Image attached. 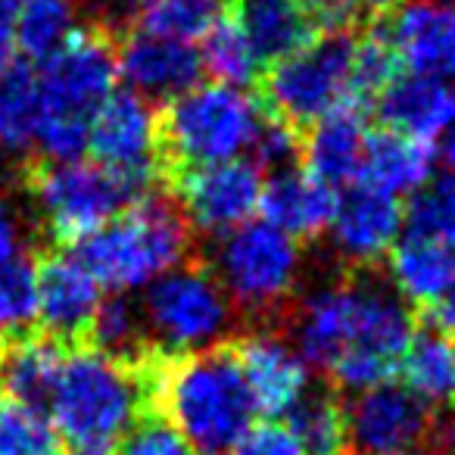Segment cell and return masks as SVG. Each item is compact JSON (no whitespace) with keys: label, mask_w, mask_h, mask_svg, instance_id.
Returning <instances> with one entry per match:
<instances>
[{"label":"cell","mask_w":455,"mask_h":455,"mask_svg":"<svg viewBox=\"0 0 455 455\" xmlns=\"http://www.w3.org/2000/svg\"><path fill=\"white\" fill-rule=\"evenodd\" d=\"M293 331L299 355L349 393L390 380L415 334L405 299L371 278H347L312 291Z\"/></svg>","instance_id":"6da1fadb"},{"label":"cell","mask_w":455,"mask_h":455,"mask_svg":"<svg viewBox=\"0 0 455 455\" xmlns=\"http://www.w3.org/2000/svg\"><path fill=\"white\" fill-rule=\"evenodd\" d=\"M165 421L200 452H225L250 430L256 405L231 349H203L140 368Z\"/></svg>","instance_id":"7a4b0ae2"},{"label":"cell","mask_w":455,"mask_h":455,"mask_svg":"<svg viewBox=\"0 0 455 455\" xmlns=\"http://www.w3.org/2000/svg\"><path fill=\"white\" fill-rule=\"evenodd\" d=\"M116 35L119 26L88 22L44 60L38 76V134L35 144L47 159H78L88 147L97 109L116 84Z\"/></svg>","instance_id":"3957f363"},{"label":"cell","mask_w":455,"mask_h":455,"mask_svg":"<svg viewBox=\"0 0 455 455\" xmlns=\"http://www.w3.org/2000/svg\"><path fill=\"white\" fill-rule=\"evenodd\" d=\"M144 396V374L132 365L100 349H76L66 355L47 405L60 436L84 452H103L132 430Z\"/></svg>","instance_id":"277c9868"},{"label":"cell","mask_w":455,"mask_h":455,"mask_svg":"<svg viewBox=\"0 0 455 455\" xmlns=\"http://www.w3.org/2000/svg\"><path fill=\"white\" fill-rule=\"evenodd\" d=\"M188 221L172 203L144 196L94 235L78 241L76 256L91 268L100 287L140 291L178 268L188 253Z\"/></svg>","instance_id":"5b68a950"},{"label":"cell","mask_w":455,"mask_h":455,"mask_svg":"<svg viewBox=\"0 0 455 455\" xmlns=\"http://www.w3.org/2000/svg\"><path fill=\"white\" fill-rule=\"evenodd\" d=\"M266 109L243 88L231 84H196L169 100L159 116V150L178 169L215 165L237 159L253 147Z\"/></svg>","instance_id":"8992f818"},{"label":"cell","mask_w":455,"mask_h":455,"mask_svg":"<svg viewBox=\"0 0 455 455\" xmlns=\"http://www.w3.org/2000/svg\"><path fill=\"white\" fill-rule=\"evenodd\" d=\"M353 53L355 35L322 32L293 57L268 66L262 78L266 113L291 128H312L324 116L353 103Z\"/></svg>","instance_id":"52a82bcc"},{"label":"cell","mask_w":455,"mask_h":455,"mask_svg":"<svg viewBox=\"0 0 455 455\" xmlns=\"http://www.w3.org/2000/svg\"><path fill=\"white\" fill-rule=\"evenodd\" d=\"M35 209L57 241H84L138 196L119 175L84 159H47L28 178Z\"/></svg>","instance_id":"ba28073f"},{"label":"cell","mask_w":455,"mask_h":455,"mask_svg":"<svg viewBox=\"0 0 455 455\" xmlns=\"http://www.w3.org/2000/svg\"><path fill=\"white\" fill-rule=\"evenodd\" d=\"M303 256L293 237L268 221H247L225 235L215 250V281L247 312H272L291 299Z\"/></svg>","instance_id":"9c48e42d"},{"label":"cell","mask_w":455,"mask_h":455,"mask_svg":"<svg viewBox=\"0 0 455 455\" xmlns=\"http://www.w3.org/2000/svg\"><path fill=\"white\" fill-rule=\"evenodd\" d=\"M140 318L169 353H203L225 337L231 299L206 268L178 266L147 287Z\"/></svg>","instance_id":"30bf717a"},{"label":"cell","mask_w":455,"mask_h":455,"mask_svg":"<svg viewBox=\"0 0 455 455\" xmlns=\"http://www.w3.org/2000/svg\"><path fill=\"white\" fill-rule=\"evenodd\" d=\"M94 163L119 175L138 196H150L156 181L159 116L134 91H113L88 132Z\"/></svg>","instance_id":"8fae6325"},{"label":"cell","mask_w":455,"mask_h":455,"mask_svg":"<svg viewBox=\"0 0 455 455\" xmlns=\"http://www.w3.org/2000/svg\"><path fill=\"white\" fill-rule=\"evenodd\" d=\"M175 188L184 209V221H190L203 235L219 237L253 221L262 200L259 165L243 163V159L178 169Z\"/></svg>","instance_id":"7c38bea8"},{"label":"cell","mask_w":455,"mask_h":455,"mask_svg":"<svg viewBox=\"0 0 455 455\" xmlns=\"http://www.w3.org/2000/svg\"><path fill=\"white\" fill-rule=\"evenodd\" d=\"M116 69L138 97L175 100L184 91L196 88L203 60L188 41L125 26L116 35Z\"/></svg>","instance_id":"4fadbf2b"},{"label":"cell","mask_w":455,"mask_h":455,"mask_svg":"<svg viewBox=\"0 0 455 455\" xmlns=\"http://www.w3.org/2000/svg\"><path fill=\"white\" fill-rule=\"evenodd\" d=\"M349 446L359 455H390L415 449V443L430 430L427 405L403 384L368 387L355 393L347 409Z\"/></svg>","instance_id":"5bb4252c"},{"label":"cell","mask_w":455,"mask_h":455,"mask_svg":"<svg viewBox=\"0 0 455 455\" xmlns=\"http://www.w3.org/2000/svg\"><path fill=\"white\" fill-rule=\"evenodd\" d=\"M403 225L405 212L399 196L384 194L365 181H353L347 194L337 196L331 241L340 259L353 266H374L396 247Z\"/></svg>","instance_id":"9a60e30c"},{"label":"cell","mask_w":455,"mask_h":455,"mask_svg":"<svg viewBox=\"0 0 455 455\" xmlns=\"http://www.w3.org/2000/svg\"><path fill=\"white\" fill-rule=\"evenodd\" d=\"M235 362L256 411L287 415L309 393V362L275 331H253L235 349Z\"/></svg>","instance_id":"2e32d148"},{"label":"cell","mask_w":455,"mask_h":455,"mask_svg":"<svg viewBox=\"0 0 455 455\" xmlns=\"http://www.w3.org/2000/svg\"><path fill=\"white\" fill-rule=\"evenodd\" d=\"M38 318L53 337H78L103 303L100 281L76 253H53L35 268Z\"/></svg>","instance_id":"e0dca14e"},{"label":"cell","mask_w":455,"mask_h":455,"mask_svg":"<svg viewBox=\"0 0 455 455\" xmlns=\"http://www.w3.org/2000/svg\"><path fill=\"white\" fill-rule=\"evenodd\" d=\"M378 113L387 132L427 144L455 122V88L436 76H403L380 91Z\"/></svg>","instance_id":"ac0fdd59"},{"label":"cell","mask_w":455,"mask_h":455,"mask_svg":"<svg viewBox=\"0 0 455 455\" xmlns=\"http://www.w3.org/2000/svg\"><path fill=\"white\" fill-rule=\"evenodd\" d=\"M334 206V188L318 181L309 172L284 169L275 172L268 184H262V215L268 225L284 231L293 241H306V237H318L322 231H328Z\"/></svg>","instance_id":"d6986e66"},{"label":"cell","mask_w":455,"mask_h":455,"mask_svg":"<svg viewBox=\"0 0 455 455\" xmlns=\"http://www.w3.org/2000/svg\"><path fill=\"white\" fill-rule=\"evenodd\" d=\"M228 13L243 28L259 66L281 63L322 35L299 0H231Z\"/></svg>","instance_id":"ffe728a7"},{"label":"cell","mask_w":455,"mask_h":455,"mask_svg":"<svg viewBox=\"0 0 455 455\" xmlns=\"http://www.w3.org/2000/svg\"><path fill=\"white\" fill-rule=\"evenodd\" d=\"M434 150L424 140L405 138L396 132H374L365 140L362 169L355 181H365L384 194H418L427 188L434 172Z\"/></svg>","instance_id":"44dd1931"},{"label":"cell","mask_w":455,"mask_h":455,"mask_svg":"<svg viewBox=\"0 0 455 455\" xmlns=\"http://www.w3.org/2000/svg\"><path fill=\"white\" fill-rule=\"evenodd\" d=\"M368 132L362 125L359 107H343L324 116L309 128L303 144V156L309 163V175L324 181L328 188L349 184L359 178L362 153H365Z\"/></svg>","instance_id":"7402d4cb"},{"label":"cell","mask_w":455,"mask_h":455,"mask_svg":"<svg viewBox=\"0 0 455 455\" xmlns=\"http://www.w3.org/2000/svg\"><path fill=\"white\" fill-rule=\"evenodd\" d=\"M387 256L390 281L405 303L436 306L455 291V247L409 235Z\"/></svg>","instance_id":"603a6c76"},{"label":"cell","mask_w":455,"mask_h":455,"mask_svg":"<svg viewBox=\"0 0 455 455\" xmlns=\"http://www.w3.org/2000/svg\"><path fill=\"white\" fill-rule=\"evenodd\" d=\"M66 362L57 337H13L0 347V387L4 396L44 409Z\"/></svg>","instance_id":"cb8c5ba5"},{"label":"cell","mask_w":455,"mask_h":455,"mask_svg":"<svg viewBox=\"0 0 455 455\" xmlns=\"http://www.w3.org/2000/svg\"><path fill=\"white\" fill-rule=\"evenodd\" d=\"M405 390L415 393L424 405L455 409V340L443 331L427 328L411 334L403 359Z\"/></svg>","instance_id":"d4e9b609"},{"label":"cell","mask_w":455,"mask_h":455,"mask_svg":"<svg viewBox=\"0 0 455 455\" xmlns=\"http://www.w3.org/2000/svg\"><path fill=\"white\" fill-rule=\"evenodd\" d=\"M287 427L306 455H347L349 449L347 409L331 393H306L287 411Z\"/></svg>","instance_id":"484cf974"},{"label":"cell","mask_w":455,"mask_h":455,"mask_svg":"<svg viewBox=\"0 0 455 455\" xmlns=\"http://www.w3.org/2000/svg\"><path fill=\"white\" fill-rule=\"evenodd\" d=\"M76 32V0H20L13 41L28 60H51Z\"/></svg>","instance_id":"4316f807"},{"label":"cell","mask_w":455,"mask_h":455,"mask_svg":"<svg viewBox=\"0 0 455 455\" xmlns=\"http://www.w3.org/2000/svg\"><path fill=\"white\" fill-rule=\"evenodd\" d=\"M203 69L215 78L219 84H231V88H243V84L259 78V60H256L253 47H250L243 28L231 13H219L215 22L206 32V44H203Z\"/></svg>","instance_id":"83f0119b"},{"label":"cell","mask_w":455,"mask_h":455,"mask_svg":"<svg viewBox=\"0 0 455 455\" xmlns=\"http://www.w3.org/2000/svg\"><path fill=\"white\" fill-rule=\"evenodd\" d=\"M38 134V78L22 63L0 72V147L26 150Z\"/></svg>","instance_id":"f1b7e54d"},{"label":"cell","mask_w":455,"mask_h":455,"mask_svg":"<svg viewBox=\"0 0 455 455\" xmlns=\"http://www.w3.org/2000/svg\"><path fill=\"white\" fill-rule=\"evenodd\" d=\"M219 16V0H132V28L175 41H194Z\"/></svg>","instance_id":"f546056e"},{"label":"cell","mask_w":455,"mask_h":455,"mask_svg":"<svg viewBox=\"0 0 455 455\" xmlns=\"http://www.w3.org/2000/svg\"><path fill=\"white\" fill-rule=\"evenodd\" d=\"M0 455H63V436L41 405L0 396Z\"/></svg>","instance_id":"4dcf8cb0"},{"label":"cell","mask_w":455,"mask_h":455,"mask_svg":"<svg viewBox=\"0 0 455 455\" xmlns=\"http://www.w3.org/2000/svg\"><path fill=\"white\" fill-rule=\"evenodd\" d=\"M399 66H403V60H399L396 47H393L390 32L380 28L378 22H371V26L355 38V53H353V103L355 107L380 97V91L399 78Z\"/></svg>","instance_id":"1f68e13d"},{"label":"cell","mask_w":455,"mask_h":455,"mask_svg":"<svg viewBox=\"0 0 455 455\" xmlns=\"http://www.w3.org/2000/svg\"><path fill=\"white\" fill-rule=\"evenodd\" d=\"M38 318L35 266L26 256L0 262V337H16Z\"/></svg>","instance_id":"d6a6232c"},{"label":"cell","mask_w":455,"mask_h":455,"mask_svg":"<svg viewBox=\"0 0 455 455\" xmlns=\"http://www.w3.org/2000/svg\"><path fill=\"white\" fill-rule=\"evenodd\" d=\"M405 225L411 237L455 247V178L418 190L405 212Z\"/></svg>","instance_id":"836d02e7"},{"label":"cell","mask_w":455,"mask_h":455,"mask_svg":"<svg viewBox=\"0 0 455 455\" xmlns=\"http://www.w3.org/2000/svg\"><path fill=\"white\" fill-rule=\"evenodd\" d=\"M91 340H94V349L113 355V359L122 362V355H138L140 349V337H144V318L125 299H109V303H100L94 322L88 328Z\"/></svg>","instance_id":"e575fe53"},{"label":"cell","mask_w":455,"mask_h":455,"mask_svg":"<svg viewBox=\"0 0 455 455\" xmlns=\"http://www.w3.org/2000/svg\"><path fill=\"white\" fill-rule=\"evenodd\" d=\"M119 455H194V446L165 418H144L122 436Z\"/></svg>","instance_id":"d590c367"},{"label":"cell","mask_w":455,"mask_h":455,"mask_svg":"<svg viewBox=\"0 0 455 455\" xmlns=\"http://www.w3.org/2000/svg\"><path fill=\"white\" fill-rule=\"evenodd\" d=\"M250 150H253L259 165H266V169H272V172H284V169H291L293 156L299 153V132L287 125V122L275 119L272 113H266Z\"/></svg>","instance_id":"8d00e7d4"},{"label":"cell","mask_w":455,"mask_h":455,"mask_svg":"<svg viewBox=\"0 0 455 455\" xmlns=\"http://www.w3.org/2000/svg\"><path fill=\"white\" fill-rule=\"evenodd\" d=\"M235 455H306L293 430L281 421L250 424V430L235 443Z\"/></svg>","instance_id":"74e56055"},{"label":"cell","mask_w":455,"mask_h":455,"mask_svg":"<svg viewBox=\"0 0 455 455\" xmlns=\"http://www.w3.org/2000/svg\"><path fill=\"white\" fill-rule=\"evenodd\" d=\"M322 32H343L355 22L362 0H299Z\"/></svg>","instance_id":"f35d334b"},{"label":"cell","mask_w":455,"mask_h":455,"mask_svg":"<svg viewBox=\"0 0 455 455\" xmlns=\"http://www.w3.org/2000/svg\"><path fill=\"white\" fill-rule=\"evenodd\" d=\"M22 235H20V221H16V212L10 209L7 200H0V262L13 259V256L22 253Z\"/></svg>","instance_id":"ab89813d"},{"label":"cell","mask_w":455,"mask_h":455,"mask_svg":"<svg viewBox=\"0 0 455 455\" xmlns=\"http://www.w3.org/2000/svg\"><path fill=\"white\" fill-rule=\"evenodd\" d=\"M434 322H436V331H443V334L455 340V291L434 306Z\"/></svg>","instance_id":"60d3db41"},{"label":"cell","mask_w":455,"mask_h":455,"mask_svg":"<svg viewBox=\"0 0 455 455\" xmlns=\"http://www.w3.org/2000/svg\"><path fill=\"white\" fill-rule=\"evenodd\" d=\"M436 159H440L443 165H446L449 172L455 175V122L446 128V132L440 134V144H436Z\"/></svg>","instance_id":"b9f144b4"},{"label":"cell","mask_w":455,"mask_h":455,"mask_svg":"<svg viewBox=\"0 0 455 455\" xmlns=\"http://www.w3.org/2000/svg\"><path fill=\"white\" fill-rule=\"evenodd\" d=\"M362 7H365L368 20L380 22V20H387L390 13H396V10H403L405 0H362Z\"/></svg>","instance_id":"7bdbcfd3"},{"label":"cell","mask_w":455,"mask_h":455,"mask_svg":"<svg viewBox=\"0 0 455 455\" xmlns=\"http://www.w3.org/2000/svg\"><path fill=\"white\" fill-rule=\"evenodd\" d=\"M13 28H10V20H0V72H7L13 66Z\"/></svg>","instance_id":"ee69618b"},{"label":"cell","mask_w":455,"mask_h":455,"mask_svg":"<svg viewBox=\"0 0 455 455\" xmlns=\"http://www.w3.org/2000/svg\"><path fill=\"white\" fill-rule=\"evenodd\" d=\"M436 455H455V418L436 427Z\"/></svg>","instance_id":"f6af8a7d"},{"label":"cell","mask_w":455,"mask_h":455,"mask_svg":"<svg viewBox=\"0 0 455 455\" xmlns=\"http://www.w3.org/2000/svg\"><path fill=\"white\" fill-rule=\"evenodd\" d=\"M443 76L455 78V4L449 10V32H446V60H443Z\"/></svg>","instance_id":"bcb514c9"},{"label":"cell","mask_w":455,"mask_h":455,"mask_svg":"<svg viewBox=\"0 0 455 455\" xmlns=\"http://www.w3.org/2000/svg\"><path fill=\"white\" fill-rule=\"evenodd\" d=\"M20 7V0H0V20H10Z\"/></svg>","instance_id":"7dc6e473"},{"label":"cell","mask_w":455,"mask_h":455,"mask_svg":"<svg viewBox=\"0 0 455 455\" xmlns=\"http://www.w3.org/2000/svg\"><path fill=\"white\" fill-rule=\"evenodd\" d=\"M390 455H434V452H421V449H403V452H390Z\"/></svg>","instance_id":"c3c4849f"},{"label":"cell","mask_w":455,"mask_h":455,"mask_svg":"<svg viewBox=\"0 0 455 455\" xmlns=\"http://www.w3.org/2000/svg\"><path fill=\"white\" fill-rule=\"evenodd\" d=\"M72 455H107V452H84V449H78V452H72Z\"/></svg>","instance_id":"681fc988"}]
</instances>
